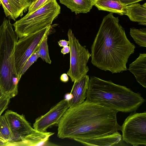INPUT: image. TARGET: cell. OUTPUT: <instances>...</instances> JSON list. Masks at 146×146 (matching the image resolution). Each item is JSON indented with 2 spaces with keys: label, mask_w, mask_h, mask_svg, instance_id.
Returning a JSON list of instances; mask_svg holds the SVG:
<instances>
[{
  "label": "cell",
  "mask_w": 146,
  "mask_h": 146,
  "mask_svg": "<svg viewBox=\"0 0 146 146\" xmlns=\"http://www.w3.org/2000/svg\"><path fill=\"white\" fill-rule=\"evenodd\" d=\"M117 113L86 100L66 110L57 124V136L83 144L90 139L115 133L121 129L117 121Z\"/></svg>",
  "instance_id": "1"
},
{
  "label": "cell",
  "mask_w": 146,
  "mask_h": 146,
  "mask_svg": "<svg viewBox=\"0 0 146 146\" xmlns=\"http://www.w3.org/2000/svg\"><path fill=\"white\" fill-rule=\"evenodd\" d=\"M119 21L113 13L105 16L91 47L93 65L113 74L127 70L126 63L135 48Z\"/></svg>",
  "instance_id": "2"
},
{
  "label": "cell",
  "mask_w": 146,
  "mask_h": 146,
  "mask_svg": "<svg viewBox=\"0 0 146 146\" xmlns=\"http://www.w3.org/2000/svg\"><path fill=\"white\" fill-rule=\"evenodd\" d=\"M86 100L118 112L136 111L145 101L139 93L126 86L91 76Z\"/></svg>",
  "instance_id": "3"
},
{
  "label": "cell",
  "mask_w": 146,
  "mask_h": 146,
  "mask_svg": "<svg viewBox=\"0 0 146 146\" xmlns=\"http://www.w3.org/2000/svg\"><path fill=\"white\" fill-rule=\"evenodd\" d=\"M13 25L5 18L0 25V96L9 99L18 93L20 80L16 70L14 50L18 40Z\"/></svg>",
  "instance_id": "4"
},
{
  "label": "cell",
  "mask_w": 146,
  "mask_h": 146,
  "mask_svg": "<svg viewBox=\"0 0 146 146\" xmlns=\"http://www.w3.org/2000/svg\"><path fill=\"white\" fill-rule=\"evenodd\" d=\"M7 122L13 138L9 146H38L44 145L54 133L41 132L35 130L25 116L8 110L3 115Z\"/></svg>",
  "instance_id": "5"
},
{
  "label": "cell",
  "mask_w": 146,
  "mask_h": 146,
  "mask_svg": "<svg viewBox=\"0 0 146 146\" xmlns=\"http://www.w3.org/2000/svg\"><path fill=\"white\" fill-rule=\"evenodd\" d=\"M60 12V7L56 0H48L42 7L27 13L13 24L17 38L27 36L51 25Z\"/></svg>",
  "instance_id": "6"
},
{
  "label": "cell",
  "mask_w": 146,
  "mask_h": 146,
  "mask_svg": "<svg viewBox=\"0 0 146 146\" xmlns=\"http://www.w3.org/2000/svg\"><path fill=\"white\" fill-rule=\"evenodd\" d=\"M50 25L27 36L19 38L15 47L14 55L16 73L19 79L26 62L36 50L45 36L51 33Z\"/></svg>",
  "instance_id": "7"
},
{
  "label": "cell",
  "mask_w": 146,
  "mask_h": 146,
  "mask_svg": "<svg viewBox=\"0 0 146 146\" xmlns=\"http://www.w3.org/2000/svg\"><path fill=\"white\" fill-rule=\"evenodd\" d=\"M67 36L70 47V66L67 74L72 82H75L86 75L89 70L87 63L91 55L86 46H82L69 29Z\"/></svg>",
  "instance_id": "8"
},
{
  "label": "cell",
  "mask_w": 146,
  "mask_h": 146,
  "mask_svg": "<svg viewBox=\"0 0 146 146\" xmlns=\"http://www.w3.org/2000/svg\"><path fill=\"white\" fill-rule=\"evenodd\" d=\"M121 130L122 139L133 146H146V112L135 111L126 119Z\"/></svg>",
  "instance_id": "9"
},
{
  "label": "cell",
  "mask_w": 146,
  "mask_h": 146,
  "mask_svg": "<svg viewBox=\"0 0 146 146\" xmlns=\"http://www.w3.org/2000/svg\"><path fill=\"white\" fill-rule=\"evenodd\" d=\"M69 108V101L64 98L51 108L46 113L36 118L33 124V128L38 131H45L49 127L58 124Z\"/></svg>",
  "instance_id": "10"
},
{
  "label": "cell",
  "mask_w": 146,
  "mask_h": 146,
  "mask_svg": "<svg viewBox=\"0 0 146 146\" xmlns=\"http://www.w3.org/2000/svg\"><path fill=\"white\" fill-rule=\"evenodd\" d=\"M89 81V76L86 74L74 82L70 92L72 98L69 101V108L77 106L84 101L86 98Z\"/></svg>",
  "instance_id": "11"
},
{
  "label": "cell",
  "mask_w": 146,
  "mask_h": 146,
  "mask_svg": "<svg viewBox=\"0 0 146 146\" xmlns=\"http://www.w3.org/2000/svg\"><path fill=\"white\" fill-rule=\"evenodd\" d=\"M129 70L135 76L137 81L146 88V54L140 53L138 57L129 64Z\"/></svg>",
  "instance_id": "12"
},
{
  "label": "cell",
  "mask_w": 146,
  "mask_h": 146,
  "mask_svg": "<svg viewBox=\"0 0 146 146\" xmlns=\"http://www.w3.org/2000/svg\"><path fill=\"white\" fill-rule=\"evenodd\" d=\"M125 15L132 21L146 25V3L142 5L135 3L126 6Z\"/></svg>",
  "instance_id": "13"
},
{
  "label": "cell",
  "mask_w": 146,
  "mask_h": 146,
  "mask_svg": "<svg viewBox=\"0 0 146 146\" xmlns=\"http://www.w3.org/2000/svg\"><path fill=\"white\" fill-rule=\"evenodd\" d=\"M94 5L99 10L115 13L120 15L125 14L126 6L120 0H94Z\"/></svg>",
  "instance_id": "14"
},
{
  "label": "cell",
  "mask_w": 146,
  "mask_h": 146,
  "mask_svg": "<svg viewBox=\"0 0 146 146\" xmlns=\"http://www.w3.org/2000/svg\"><path fill=\"white\" fill-rule=\"evenodd\" d=\"M122 139V135L117 131L109 135L87 140L83 144L87 146L119 145L121 144Z\"/></svg>",
  "instance_id": "15"
},
{
  "label": "cell",
  "mask_w": 146,
  "mask_h": 146,
  "mask_svg": "<svg viewBox=\"0 0 146 146\" xmlns=\"http://www.w3.org/2000/svg\"><path fill=\"white\" fill-rule=\"evenodd\" d=\"M60 3L65 5L76 14L87 13L90 11L94 5V0H59Z\"/></svg>",
  "instance_id": "16"
},
{
  "label": "cell",
  "mask_w": 146,
  "mask_h": 146,
  "mask_svg": "<svg viewBox=\"0 0 146 146\" xmlns=\"http://www.w3.org/2000/svg\"><path fill=\"white\" fill-rule=\"evenodd\" d=\"M14 21L23 15L28 8L31 2L28 0H7Z\"/></svg>",
  "instance_id": "17"
},
{
  "label": "cell",
  "mask_w": 146,
  "mask_h": 146,
  "mask_svg": "<svg viewBox=\"0 0 146 146\" xmlns=\"http://www.w3.org/2000/svg\"><path fill=\"white\" fill-rule=\"evenodd\" d=\"M13 138V135L7 122L3 115L0 116V139L9 146Z\"/></svg>",
  "instance_id": "18"
},
{
  "label": "cell",
  "mask_w": 146,
  "mask_h": 146,
  "mask_svg": "<svg viewBox=\"0 0 146 146\" xmlns=\"http://www.w3.org/2000/svg\"><path fill=\"white\" fill-rule=\"evenodd\" d=\"M130 34L135 42L140 46L146 47V29H130Z\"/></svg>",
  "instance_id": "19"
},
{
  "label": "cell",
  "mask_w": 146,
  "mask_h": 146,
  "mask_svg": "<svg viewBox=\"0 0 146 146\" xmlns=\"http://www.w3.org/2000/svg\"><path fill=\"white\" fill-rule=\"evenodd\" d=\"M49 35H46L40 43L38 52L39 57L46 63L50 64L52 61L49 56L47 44L48 36Z\"/></svg>",
  "instance_id": "20"
},
{
  "label": "cell",
  "mask_w": 146,
  "mask_h": 146,
  "mask_svg": "<svg viewBox=\"0 0 146 146\" xmlns=\"http://www.w3.org/2000/svg\"><path fill=\"white\" fill-rule=\"evenodd\" d=\"M39 46L34 52L32 54L26 62L21 73V76L24 74L32 64L36 62L39 57L38 52Z\"/></svg>",
  "instance_id": "21"
},
{
  "label": "cell",
  "mask_w": 146,
  "mask_h": 146,
  "mask_svg": "<svg viewBox=\"0 0 146 146\" xmlns=\"http://www.w3.org/2000/svg\"><path fill=\"white\" fill-rule=\"evenodd\" d=\"M48 0H35L29 7L28 14L31 13L43 6Z\"/></svg>",
  "instance_id": "22"
},
{
  "label": "cell",
  "mask_w": 146,
  "mask_h": 146,
  "mask_svg": "<svg viewBox=\"0 0 146 146\" xmlns=\"http://www.w3.org/2000/svg\"><path fill=\"white\" fill-rule=\"evenodd\" d=\"M6 16H9L13 19V16L7 0H0Z\"/></svg>",
  "instance_id": "23"
},
{
  "label": "cell",
  "mask_w": 146,
  "mask_h": 146,
  "mask_svg": "<svg viewBox=\"0 0 146 146\" xmlns=\"http://www.w3.org/2000/svg\"><path fill=\"white\" fill-rule=\"evenodd\" d=\"M10 99L0 96V116L7 108Z\"/></svg>",
  "instance_id": "24"
},
{
  "label": "cell",
  "mask_w": 146,
  "mask_h": 146,
  "mask_svg": "<svg viewBox=\"0 0 146 146\" xmlns=\"http://www.w3.org/2000/svg\"><path fill=\"white\" fill-rule=\"evenodd\" d=\"M143 0H120L122 3L125 6L137 3Z\"/></svg>",
  "instance_id": "25"
},
{
  "label": "cell",
  "mask_w": 146,
  "mask_h": 146,
  "mask_svg": "<svg viewBox=\"0 0 146 146\" xmlns=\"http://www.w3.org/2000/svg\"><path fill=\"white\" fill-rule=\"evenodd\" d=\"M58 43L60 47H66L69 44V41L65 40H60L58 42Z\"/></svg>",
  "instance_id": "26"
},
{
  "label": "cell",
  "mask_w": 146,
  "mask_h": 146,
  "mask_svg": "<svg viewBox=\"0 0 146 146\" xmlns=\"http://www.w3.org/2000/svg\"><path fill=\"white\" fill-rule=\"evenodd\" d=\"M60 79L61 81L66 82L68 81L69 78L67 74L63 73L61 76Z\"/></svg>",
  "instance_id": "27"
},
{
  "label": "cell",
  "mask_w": 146,
  "mask_h": 146,
  "mask_svg": "<svg viewBox=\"0 0 146 146\" xmlns=\"http://www.w3.org/2000/svg\"><path fill=\"white\" fill-rule=\"evenodd\" d=\"M70 49L69 46L64 47L61 50V52L63 54H65L70 52Z\"/></svg>",
  "instance_id": "28"
},
{
  "label": "cell",
  "mask_w": 146,
  "mask_h": 146,
  "mask_svg": "<svg viewBox=\"0 0 146 146\" xmlns=\"http://www.w3.org/2000/svg\"><path fill=\"white\" fill-rule=\"evenodd\" d=\"M72 98V96L70 93H68L66 94L64 97V99H65L69 101Z\"/></svg>",
  "instance_id": "29"
},
{
  "label": "cell",
  "mask_w": 146,
  "mask_h": 146,
  "mask_svg": "<svg viewBox=\"0 0 146 146\" xmlns=\"http://www.w3.org/2000/svg\"><path fill=\"white\" fill-rule=\"evenodd\" d=\"M0 146H7V143L0 139Z\"/></svg>",
  "instance_id": "30"
},
{
  "label": "cell",
  "mask_w": 146,
  "mask_h": 146,
  "mask_svg": "<svg viewBox=\"0 0 146 146\" xmlns=\"http://www.w3.org/2000/svg\"><path fill=\"white\" fill-rule=\"evenodd\" d=\"M29 0V1H30V2H31L32 3V2L35 1V0Z\"/></svg>",
  "instance_id": "31"
}]
</instances>
